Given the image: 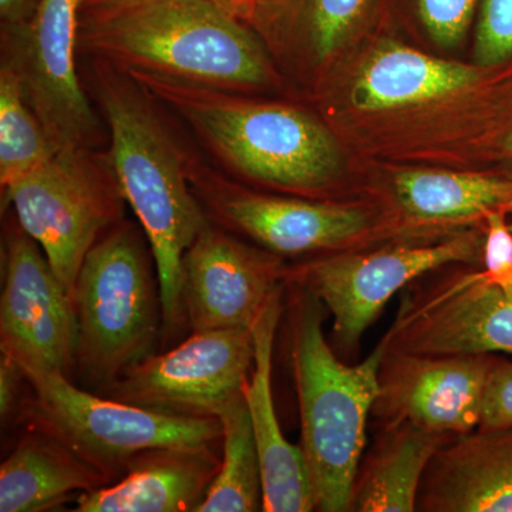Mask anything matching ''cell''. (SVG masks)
I'll return each mask as SVG.
<instances>
[{
    "label": "cell",
    "mask_w": 512,
    "mask_h": 512,
    "mask_svg": "<svg viewBox=\"0 0 512 512\" xmlns=\"http://www.w3.org/2000/svg\"><path fill=\"white\" fill-rule=\"evenodd\" d=\"M370 0H302L299 28L313 59L323 62L343 45L366 12Z\"/></svg>",
    "instance_id": "25"
},
{
    "label": "cell",
    "mask_w": 512,
    "mask_h": 512,
    "mask_svg": "<svg viewBox=\"0 0 512 512\" xmlns=\"http://www.w3.org/2000/svg\"><path fill=\"white\" fill-rule=\"evenodd\" d=\"M285 262L208 222L183 259L181 305L188 332L251 329L285 285Z\"/></svg>",
    "instance_id": "14"
},
{
    "label": "cell",
    "mask_w": 512,
    "mask_h": 512,
    "mask_svg": "<svg viewBox=\"0 0 512 512\" xmlns=\"http://www.w3.org/2000/svg\"><path fill=\"white\" fill-rule=\"evenodd\" d=\"M285 312V285L269 298L254 325V365L244 383L249 419L261 460L265 512L315 511L301 447L289 443L276 414L272 370L276 332Z\"/></svg>",
    "instance_id": "16"
},
{
    "label": "cell",
    "mask_w": 512,
    "mask_h": 512,
    "mask_svg": "<svg viewBox=\"0 0 512 512\" xmlns=\"http://www.w3.org/2000/svg\"><path fill=\"white\" fill-rule=\"evenodd\" d=\"M190 180L211 221L282 259L355 251L379 227L362 204L259 194L204 165L190 164Z\"/></svg>",
    "instance_id": "10"
},
{
    "label": "cell",
    "mask_w": 512,
    "mask_h": 512,
    "mask_svg": "<svg viewBox=\"0 0 512 512\" xmlns=\"http://www.w3.org/2000/svg\"><path fill=\"white\" fill-rule=\"evenodd\" d=\"M266 2V0H231L227 8L229 12L234 13L237 18L242 19L248 10L254 8L258 3Z\"/></svg>",
    "instance_id": "31"
},
{
    "label": "cell",
    "mask_w": 512,
    "mask_h": 512,
    "mask_svg": "<svg viewBox=\"0 0 512 512\" xmlns=\"http://www.w3.org/2000/svg\"><path fill=\"white\" fill-rule=\"evenodd\" d=\"M512 55V0H484L478 20L476 57L494 66Z\"/></svg>",
    "instance_id": "26"
},
{
    "label": "cell",
    "mask_w": 512,
    "mask_h": 512,
    "mask_svg": "<svg viewBox=\"0 0 512 512\" xmlns=\"http://www.w3.org/2000/svg\"><path fill=\"white\" fill-rule=\"evenodd\" d=\"M417 511L512 512V426L444 444L427 467Z\"/></svg>",
    "instance_id": "18"
},
{
    "label": "cell",
    "mask_w": 512,
    "mask_h": 512,
    "mask_svg": "<svg viewBox=\"0 0 512 512\" xmlns=\"http://www.w3.org/2000/svg\"><path fill=\"white\" fill-rule=\"evenodd\" d=\"M251 329L190 332L104 389L103 396L178 416H217L254 365Z\"/></svg>",
    "instance_id": "12"
},
{
    "label": "cell",
    "mask_w": 512,
    "mask_h": 512,
    "mask_svg": "<svg viewBox=\"0 0 512 512\" xmlns=\"http://www.w3.org/2000/svg\"><path fill=\"white\" fill-rule=\"evenodd\" d=\"M59 148L52 143L26 103L18 80L0 66V184L13 181L45 164Z\"/></svg>",
    "instance_id": "24"
},
{
    "label": "cell",
    "mask_w": 512,
    "mask_h": 512,
    "mask_svg": "<svg viewBox=\"0 0 512 512\" xmlns=\"http://www.w3.org/2000/svg\"><path fill=\"white\" fill-rule=\"evenodd\" d=\"M109 485L96 468L45 431L26 427L0 466V511L42 512Z\"/></svg>",
    "instance_id": "20"
},
{
    "label": "cell",
    "mask_w": 512,
    "mask_h": 512,
    "mask_svg": "<svg viewBox=\"0 0 512 512\" xmlns=\"http://www.w3.org/2000/svg\"><path fill=\"white\" fill-rule=\"evenodd\" d=\"M495 356L421 355L386 345L373 419L377 426L407 421L448 439L473 433Z\"/></svg>",
    "instance_id": "15"
},
{
    "label": "cell",
    "mask_w": 512,
    "mask_h": 512,
    "mask_svg": "<svg viewBox=\"0 0 512 512\" xmlns=\"http://www.w3.org/2000/svg\"><path fill=\"white\" fill-rule=\"evenodd\" d=\"M507 148H508V151H510V153L512 154V133L510 134V137H508Z\"/></svg>",
    "instance_id": "33"
},
{
    "label": "cell",
    "mask_w": 512,
    "mask_h": 512,
    "mask_svg": "<svg viewBox=\"0 0 512 512\" xmlns=\"http://www.w3.org/2000/svg\"><path fill=\"white\" fill-rule=\"evenodd\" d=\"M220 464L214 444L151 448L120 480L77 495L73 511L195 512Z\"/></svg>",
    "instance_id": "17"
},
{
    "label": "cell",
    "mask_w": 512,
    "mask_h": 512,
    "mask_svg": "<svg viewBox=\"0 0 512 512\" xmlns=\"http://www.w3.org/2000/svg\"><path fill=\"white\" fill-rule=\"evenodd\" d=\"M387 349L421 355H511L512 293L485 278L478 264H450L399 295Z\"/></svg>",
    "instance_id": "11"
},
{
    "label": "cell",
    "mask_w": 512,
    "mask_h": 512,
    "mask_svg": "<svg viewBox=\"0 0 512 512\" xmlns=\"http://www.w3.org/2000/svg\"><path fill=\"white\" fill-rule=\"evenodd\" d=\"M117 2V0H80V9L89 6L103 5V3Z\"/></svg>",
    "instance_id": "32"
},
{
    "label": "cell",
    "mask_w": 512,
    "mask_h": 512,
    "mask_svg": "<svg viewBox=\"0 0 512 512\" xmlns=\"http://www.w3.org/2000/svg\"><path fill=\"white\" fill-rule=\"evenodd\" d=\"M79 52L128 76L237 93L274 80L242 19L214 0H117L80 9Z\"/></svg>",
    "instance_id": "1"
},
{
    "label": "cell",
    "mask_w": 512,
    "mask_h": 512,
    "mask_svg": "<svg viewBox=\"0 0 512 512\" xmlns=\"http://www.w3.org/2000/svg\"><path fill=\"white\" fill-rule=\"evenodd\" d=\"M74 379L100 393L163 348L156 259L143 228L121 221L84 258L72 292Z\"/></svg>",
    "instance_id": "5"
},
{
    "label": "cell",
    "mask_w": 512,
    "mask_h": 512,
    "mask_svg": "<svg viewBox=\"0 0 512 512\" xmlns=\"http://www.w3.org/2000/svg\"><path fill=\"white\" fill-rule=\"evenodd\" d=\"M289 357L301 417V447L315 511L349 512L353 481L367 447L384 336L362 362L349 365L325 335L329 313L313 293L285 284Z\"/></svg>",
    "instance_id": "3"
},
{
    "label": "cell",
    "mask_w": 512,
    "mask_h": 512,
    "mask_svg": "<svg viewBox=\"0 0 512 512\" xmlns=\"http://www.w3.org/2000/svg\"><path fill=\"white\" fill-rule=\"evenodd\" d=\"M96 63L97 97L110 138L107 154L156 259L163 349H168L188 332L181 305L183 259L210 218L192 190L190 161L158 116L151 94L128 74Z\"/></svg>",
    "instance_id": "2"
},
{
    "label": "cell",
    "mask_w": 512,
    "mask_h": 512,
    "mask_svg": "<svg viewBox=\"0 0 512 512\" xmlns=\"http://www.w3.org/2000/svg\"><path fill=\"white\" fill-rule=\"evenodd\" d=\"M80 0H36L28 18L2 25V63L59 150L97 148L103 126L76 66Z\"/></svg>",
    "instance_id": "9"
},
{
    "label": "cell",
    "mask_w": 512,
    "mask_h": 512,
    "mask_svg": "<svg viewBox=\"0 0 512 512\" xmlns=\"http://www.w3.org/2000/svg\"><path fill=\"white\" fill-rule=\"evenodd\" d=\"M478 79L476 67L392 43L380 47L367 60L356 77L350 99L357 110L399 109L450 96L473 86Z\"/></svg>",
    "instance_id": "22"
},
{
    "label": "cell",
    "mask_w": 512,
    "mask_h": 512,
    "mask_svg": "<svg viewBox=\"0 0 512 512\" xmlns=\"http://www.w3.org/2000/svg\"><path fill=\"white\" fill-rule=\"evenodd\" d=\"M29 382L25 370L12 357H0V419L3 429L12 424L20 426L23 409L29 396Z\"/></svg>",
    "instance_id": "29"
},
{
    "label": "cell",
    "mask_w": 512,
    "mask_h": 512,
    "mask_svg": "<svg viewBox=\"0 0 512 512\" xmlns=\"http://www.w3.org/2000/svg\"><path fill=\"white\" fill-rule=\"evenodd\" d=\"M214 2L220 3V5L224 6V8H227V5L231 0H214Z\"/></svg>",
    "instance_id": "34"
},
{
    "label": "cell",
    "mask_w": 512,
    "mask_h": 512,
    "mask_svg": "<svg viewBox=\"0 0 512 512\" xmlns=\"http://www.w3.org/2000/svg\"><path fill=\"white\" fill-rule=\"evenodd\" d=\"M130 77L170 106L232 173L313 200L339 175L342 153L335 137L305 111L156 77Z\"/></svg>",
    "instance_id": "4"
},
{
    "label": "cell",
    "mask_w": 512,
    "mask_h": 512,
    "mask_svg": "<svg viewBox=\"0 0 512 512\" xmlns=\"http://www.w3.org/2000/svg\"><path fill=\"white\" fill-rule=\"evenodd\" d=\"M35 0H0V16L3 23L18 22L28 18L35 8Z\"/></svg>",
    "instance_id": "30"
},
{
    "label": "cell",
    "mask_w": 512,
    "mask_h": 512,
    "mask_svg": "<svg viewBox=\"0 0 512 512\" xmlns=\"http://www.w3.org/2000/svg\"><path fill=\"white\" fill-rule=\"evenodd\" d=\"M76 348L72 296L40 245L13 218L3 242L0 352L25 369L74 379Z\"/></svg>",
    "instance_id": "13"
},
{
    "label": "cell",
    "mask_w": 512,
    "mask_h": 512,
    "mask_svg": "<svg viewBox=\"0 0 512 512\" xmlns=\"http://www.w3.org/2000/svg\"><path fill=\"white\" fill-rule=\"evenodd\" d=\"M30 386L20 424L55 437L109 484L151 448L221 443L211 416H178L110 399L53 370L25 369Z\"/></svg>",
    "instance_id": "6"
},
{
    "label": "cell",
    "mask_w": 512,
    "mask_h": 512,
    "mask_svg": "<svg viewBox=\"0 0 512 512\" xmlns=\"http://www.w3.org/2000/svg\"><path fill=\"white\" fill-rule=\"evenodd\" d=\"M2 194L70 296L84 258L124 220L127 205L109 154L97 148L59 150L45 164L2 188Z\"/></svg>",
    "instance_id": "7"
},
{
    "label": "cell",
    "mask_w": 512,
    "mask_h": 512,
    "mask_svg": "<svg viewBox=\"0 0 512 512\" xmlns=\"http://www.w3.org/2000/svg\"><path fill=\"white\" fill-rule=\"evenodd\" d=\"M477 0H419L421 22L431 39L454 46L466 35Z\"/></svg>",
    "instance_id": "27"
},
{
    "label": "cell",
    "mask_w": 512,
    "mask_h": 512,
    "mask_svg": "<svg viewBox=\"0 0 512 512\" xmlns=\"http://www.w3.org/2000/svg\"><path fill=\"white\" fill-rule=\"evenodd\" d=\"M483 238L463 231L440 241L399 242L306 259L285 266V284L301 286L325 305L332 318L330 345L348 362L394 296L441 266L478 264Z\"/></svg>",
    "instance_id": "8"
},
{
    "label": "cell",
    "mask_w": 512,
    "mask_h": 512,
    "mask_svg": "<svg viewBox=\"0 0 512 512\" xmlns=\"http://www.w3.org/2000/svg\"><path fill=\"white\" fill-rule=\"evenodd\" d=\"M453 439L407 421L380 424L353 481L349 512H413L430 461Z\"/></svg>",
    "instance_id": "19"
},
{
    "label": "cell",
    "mask_w": 512,
    "mask_h": 512,
    "mask_svg": "<svg viewBox=\"0 0 512 512\" xmlns=\"http://www.w3.org/2000/svg\"><path fill=\"white\" fill-rule=\"evenodd\" d=\"M393 207L410 227H447L512 210V183L474 173L402 171L392 183Z\"/></svg>",
    "instance_id": "21"
},
{
    "label": "cell",
    "mask_w": 512,
    "mask_h": 512,
    "mask_svg": "<svg viewBox=\"0 0 512 512\" xmlns=\"http://www.w3.org/2000/svg\"><path fill=\"white\" fill-rule=\"evenodd\" d=\"M215 417L222 429L220 470L195 512L264 511L261 460L244 390L222 404Z\"/></svg>",
    "instance_id": "23"
},
{
    "label": "cell",
    "mask_w": 512,
    "mask_h": 512,
    "mask_svg": "<svg viewBox=\"0 0 512 512\" xmlns=\"http://www.w3.org/2000/svg\"><path fill=\"white\" fill-rule=\"evenodd\" d=\"M512 426V362L495 356L478 429H501Z\"/></svg>",
    "instance_id": "28"
}]
</instances>
